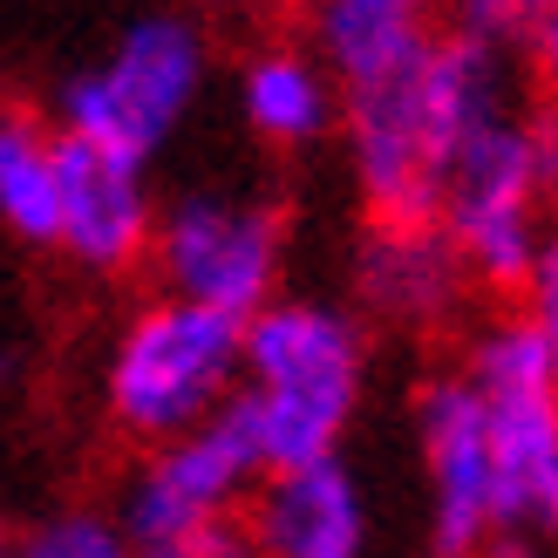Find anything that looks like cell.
Masks as SVG:
<instances>
[{
	"mask_svg": "<svg viewBox=\"0 0 558 558\" xmlns=\"http://www.w3.org/2000/svg\"><path fill=\"white\" fill-rule=\"evenodd\" d=\"M253 558H381V511L348 457L266 470L245 505Z\"/></svg>",
	"mask_w": 558,
	"mask_h": 558,
	"instance_id": "obj_12",
	"label": "cell"
},
{
	"mask_svg": "<svg viewBox=\"0 0 558 558\" xmlns=\"http://www.w3.org/2000/svg\"><path fill=\"white\" fill-rule=\"evenodd\" d=\"M14 375H21V354H14V348H8V341H0V388H8V381H14Z\"/></svg>",
	"mask_w": 558,
	"mask_h": 558,
	"instance_id": "obj_21",
	"label": "cell"
},
{
	"mask_svg": "<svg viewBox=\"0 0 558 558\" xmlns=\"http://www.w3.org/2000/svg\"><path fill=\"white\" fill-rule=\"evenodd\" d=\"M409 436H415V470H423L429 558H477L497 538V463H490L484 409L457 375V361L415 381Z\"/></svg>",
	"mask_w": 558,
	"mask_h": 558,
	"instance_id": "obj_9",
	"label": "cell"
},
{
	"mask_svg": "<svg viewBox=\"0 0 558 558\" xmlns=\"http://www.w3.org/2000/svg\"><path fill=\"white\" fill-rule=\"evenodd\" d=\"M232 109H239L245 136L272 157H314L341 130L333 75L314 62V48L287 41V35L245 48V62L232 69Z\"/></svg>",
	"mask_w": 558,
	"mask_h": 558,
	"instance_id": "obj_13",
	"label": "cell"
},
{
	"mask_svg": "<svg viewBox=\"0 0 558 558\" xmlns=\"http://www.w3.org/2000/svg\"><path fill=\"white\" fill-rule=\"evenodd\" d=\"M287 211L245 184H184L157 205L150 279L163 300L205 306L226 320H253L287 293Z\"/></svg>",
	"mask_w": 558,
	"mask_h": 558,
	"instance_id": "obj_6",
	"label": "cell"
},
{
	"mask_svg": "<svg viewBox=\"0 0 558 558\" xmlns=\"http://www.w3.org/2000/svg\"><path fill=\"white\" fill-rule=\"evenodd\" d=\"M524 306H518V320L532 327V341H538V354H545V368H551V381H558V232H551V245L532 259V272H524Z\"/></svg>",
	"mask_w": 558,
	"mask_h": 558,
	"instance_id": "obj_18",
	"label": "cell"
},
{
	"mask_svg": "<svg viewBox=\"0 0 558 558\" xmlns=\"http://www.w3.org/2000/svg\"><path fill=\"white\" fill-rule=\"evenodd\" d=\"M239 320L205 314V306L163 293L136 300L96 361L102 423L136 450H150L226 415L239 396Z\"/></svg>",
	"mask_w": 558,
	"mask_h": 558,
	"instance_id": "obj_4",
	"label": "cell"
},
{
	"mask_svg": "<svg viewBox=\"0 0 558 558\" xmlns=\"http://www.w3.org/2000/svg\"><path fill=\"white\" fill-rule=\"evenodd\" d=\"M130 551L136 545L123 538V524L96 505H62L41 524L14 532V545H8V558H130Z\"/></svg>",
	"mask_w": 558,
	"mask_h": 558,
	"instance_id": "obj_16",
	"label": "cell"
},
{
	"mask_svg": "<svg viewBox=\"0 0 558 558\" xmlns=\"http://www.w3.org/2000/svg\"><path fill=\"white\" fill-rule=\"evenodd\" d=\"M54 123L35 109H0V232L27 253H54Z\"/></svg>",
	"mask_w": 558,
	"mask_h": 558,
	"instance_id": "obj_15",
	"label": "cell"
},
{
	"mask_svg": "<svg viewBox=\"0 0 558 558\" xmlns=\"http://www.w3.org/2000/svg\"><path fill=\"white\" fill-rule=\"evenodd\" d=\"M524 48H532V82H538V96H545V117L558 123V14Z\"/></svg>",
	"mask_w": 558,
	"mask_h": 558,
	"instance_id": "obj_20",
	"label": "cell"
},
{
	"mask_svg": "<svg viewBox=\"0 0 558 558\" xmlns=\"http://www.w3.org/2000/svg\"><path fill=\"white\" fill-rule=\"evenodd\" d=\"M266 477V463L253 450V436L239 429V415H211V423L184 429L171 442L136 450V463L117 484V518L130 545H157V538H191V532H218L239 524L253 490Z\"/></svg>",
	"mask_w": 558,
	"mask_h": 558,
	"instance_id": "obj_8",
	"label": "cell"
},
{
	"mask_svg": "<svg viewBox=\"0 0 558 558\" xmlns=\"http://www.w3.org/2000/svg\"><path fill=\"white\" fill-rule=\"evenodd\" d=\"M524 102L518 62L490 41L442 35L375 89L341 96V157L368 226H436L442 184L490 123Z\"/></svg>",
	"mask_w": 558,
	"mask_h": 558,
	"instance_id": "obj_1",
	"label": "cell"
},
{
	"mask_svg": "<svg viewBox=\"0 0 558 558\" xmlns=\"http://www.w3.org/2000/svg\"><path fill=\"white\" fill-rule=\"evenodd\" d=\"M218 48L211 27L191 8H144L102 41L96 62H82L54 89V136L96 144L109 157L150 163L178 144L211 89Z\"/></svg>",
	"mask_w": 558,
	"mask_h": 558,
	"instance_id": "obj_3",
	"label": "cell"
},
{
	"mask_svg": "<svg viewBox=\"0 0 558 558\" xmlns=\"http://www.w3.org/2000/svg\"><path fill=\"white\" fill-rule=\"evenodd\" d=\"M130 558H253V545H245V524H218V532H191V538L136 545Z\"/></svg>",
	"mask_w": 558,
	"mask_h": 558,
	"instance_id": "obj_19",
	"label": "cell"
},
{
	"mask_svg": "<svg viewBox=\"0 0 558 558\" xmlns=\"http://www.w3.org/2000/svg\"><path fill=\"white\" fill-rule=\"evenodd\" d=\"M306 14V48L341 96L375 89L450 35V0H314Z\"/></svg>",
	"mask_w": 558,
	"mask_h": 558,
	"instance_id": "obj_14",
	"label": "cell"
},
{
	"mask_svg": "<svg viewBox=\"0 0 558 558\" xmlns=\"http://www.w3.org/2000/svg\"><path fill=\"white\" fill-rule=\"evenodd\" d=\"M375 388V333L348 300L279 293L239 333L232 415L266 470L348 457Z\"/></svg>",
	"mask_w": 558,
	"mask_h": 558,
	"instance_id": "obj_2",
	"label": "cell"
},
{
	"mask_svg": "<svg viewBox=\"0 0 558 558\" xmlns=\"http://www.w3.org/2000/svg\"><path fill=\"white\" fill-rule=\"evenodd\" d=\"M558 14V0H450V27L470 41H490V48H524L538 27Z\"/></svg>",
	"mask_w": 558,
	"mask_h": 558,
	"instance_id": "obj_17",
	"label": "cell"
},
{
	"mask_svg": "<svg viewBox=\"0 0 558 558\" xmlns=\"http://www.w3.org/2000/svg\"><path fill=\"white\" fill-rule=\"evenodd\" d=\"M8 545H14V532H8V518H0V558H8Z\"/></svg>",
	"mask_w": 558,
	"mask_h": 558,
	"instance_id": "obj_22",
	"label": "cell"
},
{
	"mask_svg": "<svg viewBox=\"0 0 558 558\" xmlns=\"http://www.w3.org/2000/svg\"><path fill=\"white\" fill-rule=\"evenodd\" d=\"M54 178H62V205H54V259L75 272L123 279L144 266L150 232H157V184L150 163L109 157L96 144L54 136Z\"/></svg>",
	"mask_w": 558,
	"mask_h": 558,
	"instance_id": "obj_11",
	"label": "cell"
},
{
	"mask_svg": "<svg viewBox=\"0 0 558 558\" xmlns=\"http://www.w3.org/2000/svg\"><path fill=\"white\" fill-rule=\"evenodd\" d=\"M470 293L477 279L436 226H361L348 245V306L368 333L388 327L402 341H436L470 314Z\"/></svg>",
	"mask_w": 558,
	"mask_h": 558,
	"instance_id": "obj_10",
	"label": "cell"
},
{
	"mask_svg": "<svg viewBox=\"0 0 558 558\" xmlns=\"http://www.w3.org/2000/svg\"><path fill=\"white\" fill-rule=\"evenodd\" d=\"M457 375L484 409L497 463V538H558V381L518 314H497L463 341Z\"/></svg>",
	"mask_w": 558,
	"mask_h": 558,
	"instance_id": "obj_7",
	"label": "cell"
},
{
	"mask_svg": "<svg viewBox=\"0 0 558 558\" xmlns=\"http://www.w3.org/2000/svg\"><path fill=\"white\" fill-rule=\"evenodd\" d=\"M436 232L477 287H524L532 259L558 232V123L518 102L490 123L442 184Z\"/></svg>",
	"mask_w": 558,
	"mask_h": 558,
	"instance_id": "obj_5",
	"label": "cell"
},
{
	"mask_svg": "<svg viewBox=\"0 0 558 558\" xmlns=\"http://www.w3.org/2000/svg\"><path fill=\"white\" fill-rule=\"evenodd\" d=\"M293 8H314V0H293Z\"/></svg>",
	"mask_w": 558,
	"mask_h": 558,
	"instance_id": "obj_23",
	"label": "cell"
}]
</instances>
